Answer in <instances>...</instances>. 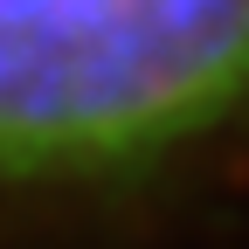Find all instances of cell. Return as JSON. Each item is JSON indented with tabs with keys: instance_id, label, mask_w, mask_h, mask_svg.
I'll return each mask as SVG.
<instances>
[{
	"instance_id": "cell-1",
	"label": "cell",
	"mask_w": 249,
	"mask_h": 249,
	"mask_svg": "<svg viewBox=\"0 0 249 249\" xmlns=\"http://www.w3.org/2000/svg\"><path fill=\"white\" fill-rule=\"evenodd\" d=\"M249 124V0H0V201L145 187Z\"/></svg>"
}]
</instances>
